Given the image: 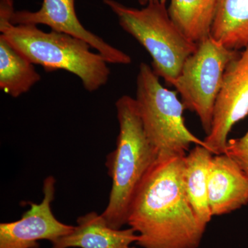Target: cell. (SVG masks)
<instances>
[{
    "instance_id": "4",
    "label": "cell",
    "mask_w": 248,
    "mask_h": 248,
    "mask_svg": "<svg viewBox=\"0 0 248 248\" xmlns=\"http://www.w3.org/2000/svg\"><path fill=\"white\" fill-rule=\"evenodd\" d=\"M103 2L117 16L122 29L151 55L155 74L172 86L186 60L197 50V45L176 27L166 3L154 1L139 9L116 0H103Z\"/></svg>"
},
{
    "instance_id": "11",
    "label": "cell",
    "mask_w": 248,
    "mask_h": 248,
    "mask_svg": "<svg viewBox=\"0 0 248 248\" xmlns=\"http://www.w3.org/2000/svg\"><path fill=\"white\" fill-rule=\"evenodd\" d=\"M138 234L132 228L114 229L102 215L91 212L78 217L69 234L52 243V248H133Z\"/></svg>"
},
{
    "instance_id": "6",
    "label": "cell",
    "mask_w": 248,
    "mask_h": 248,
    "mask_svg": "<svg viewBox=\"0 0 248 248\" xmlns=\"http://www.w3.org/2000/svg\"><path fill=\"white\" fill-rule=\"evenodd\" d=\"M240 53L226 48L210 36L197 45L173 84L185 110L198 115L206 135L211 132L215 104L226 67Z\"/></svg>"
},
{
    "instance_id": "17",
    "label": "cell",
    "mask_w": 248,
    "mask_h": 248,
    "mask_svg": "<svg viewBox=\"0 0 248 248\" xmlns=\"http://www.w3.org/2000/svg\"><path fill=\"white\" fill-rule=\"evenodd\" d=\"M15 12L14 0H0V22H11Z\"/></svg>"
},
{
    "instance_id": "9",
    "label": "cell",
    "mask_w": 248,
    "mask_h": 248,
    "mask_svg": "<svg viewBox=\"0 0 248 248\" xmlns=\"http://www.w3.org/2000/svg\"><path fill=\"white\" fill-rule=\"evenodd\" d=\"M11 22L15 25L48 26L51 31L84 40L109 63L128 65L132 62L130 55L109 45L102 37L87 30L81 24L76 14V0H43L38 11H16L11 17Z\"/></svg>"
},
{
    "instance_id": "10",
    "label": "cell",
    "mask_w": 248,
    "mask_h": 248,
    "mask_svg": "<svg viewBox=\"0 0 248 248\" xmlns=\"http://www.w3.org/2000/svg\"><path fill=\"white\" fill-rule=\"evenodd\" d=\"M208 194L212 216L232 213L248 205V176L228 155H213L209 166Z\"/></svg>"
},
{
    "instance_id": "5",
    "label": "cell",
    "mask_w": 248,
    "mask_h": 248,
    "mask_svg": "<svg viewBox=\"0 0 248 248\" xmlns=\"http://www.w3.org/2000/svg\"><path fill=\"white\" fill-rule=\"evenodd\" d=\"M135 101L147 137L159 156H185L192 144L207 148L186 126L185 108L177 92L165 88L145 63L140 65Z\"/></svg>"
},
{
    "instance_id": "14",
    "label": "cell",
    "mask_w": 248,
    "mask_h": 248,
    "mask_svg": "<svg viewBox=\"0 0 248 248\" xmlns=\"http://www.w3.org/2000/svg\"><path fill=\"white\" fill-rule=\"evenodd\" d=\"M211 36L231 50L248 46V0H217Z\"/></svg>"
},
{
    "instance_id": "15",
    "label": "cell",
    "mask_w": 248,
    "mask_h": 248,
    "mask_svg": "<svg viewBox=\"0 0 248 248\" xmlns=\"http://www.w3.org/2000/svg\"><path fill=\"white\" fill-rule=\"evenodd\" d=\"M31 63L0 35V89L17 98L41 80Z\"/></svg>"
},
{
    "instance_id": "8",
    "label": "cell",
    "mask_w": 248,
    "mask_h": 248,
    "mask_svg": "<svg viewBox=\"0 0 248 248\" xmlns=\"http://www.w3.org/2000/svg\"><path fill=\"white\" fill-rule=\"evenodd\" d=\"M55 183L54 177L46 178L42 202H29L30 208L20 219L0 223V248H39V241L48 240L52 244L73 231L75 226L62 223L52 211Z\"/></svg>"
},
{
    "instance_id": "16",
    "label": "cell",
    "mask_w": 248,
    "mask_h": 248,
    "mask_svg": "<svg viewBox=\"0 0 248 248\" xmlns=\"http://www.w3.org/2000/svg\"><path fill=\"white\" fill-rule=\"evenodd\" d=\"M224 154L234 160L248 177V130L241 138L228 140Z\"/></svg>"
},
{
    "instance_id": "1",
    "label": "cell",
    "mask_w": 248,
    "mask_h": 248,
    "mask_svg": "<svg viewBox=\"0 0 248 248\" xmlns=\"http://www.w3.org/2000/svg\"><path fill=\"white\" fill-rule=\"evenodd\" d=\"M186 156V155H185ZM159 156L139 187L128 225L142 248H198L205 227L186 195L184 156Z\"/></svg>"
},
{
    "instance_id": "12",
    "label": "cell",
    "mask_w": 248,
    "mask_h": 248,
    "mask_svg": "<svg viewBox=\"0 0 248 248\" xmlns=\"http://www.w3.org/2000/svg\"><path fill=\"white\" fill-rule=\"evenodd\" d=\"M213 155L208 148L197 145L184 156L186 195L196 217L205 228L213 217L209 205L208 180L209 166Z\"/></svg>"
},
{
    "instance_id": "18",
    "label": "cell",
    "mask_w": 248,
    "mask_h": 248,
    "mask_svg": "<svg viewBox=\"0 0 248 248\" xmlns=\"http://www.w3.org/2000/svg\"><path fill=\"white\" fill-rule=\"evenodd\" d=\"M138 1L142 6H145L149 3L154 2V1H160V2L166 3V4L167 0H138Z\"/></svg>"
},
{
    "instance_id": "3",
    "label": "cell",
    "mask_w": 248,
    "mask_h": 248,
    "mask_svg": "<svg viewBox=\"0 0 248 248\" xmlns=\"http://www.w3.org/2000/svg\"><path fill=\"white\" fill-rule=\"evenodd\" d=\"M0 35L31 63L46 72L64 71L78 77L89 92L105 86L110 78L108 62L91 51L85 41L66 33L45 32L37 26L0 22Z\"/></svg>"
},
{
    "instance_id": "7",
    "label": "cell",
    "mask_w": 248,
    "mask_h": 248,
    "mask_svg": "<svg viewBox=\"0 0 248 248\" xmlns=\"http://www.w3.org/2000/svg\"><path fill=\"white\" fill-rule=\"evenodd\" d=\"M248 115V46L232 60L214 110L213 126L204 142L215 155L224 154L233 126Z\"/></svg>"
},
{
    "instance_id": "2",
    "label": "cell",
    "mask_w": 248,
    "mask_h": 248,
    "mask_svg": "<svg viewBox=\"0 0 248 248\" xmlns=\"http://www.w3.org/2000/svg\"><path fill=\"white\" fill-rule=\"evenodd\" d=\"M115 107L119 135L115 150L106 161L112 187L102 215L109 226L119 230L128 225L134 197L159 154L147 137L135 99L122 96Z\"/></svg>"
},
{
    "instance_id": "13",
    "label": "cell",
    "mask_w": 248,
    "mask_h": 248,
    "mask_svg": "<svg viewBox=\"0 0 248 248\" xmlns=\"http://www.w3.org/2000/svg\"><path fill=\"white\" fill-rule=\"evenodd\" d=\"M217 6V0H170L168 12L184 35L198 45L211 36Z\"/></svg>"
}]
</instances>
